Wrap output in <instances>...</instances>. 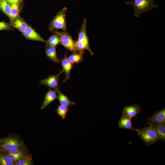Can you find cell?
Returning <instances> with one entry per match:
<instances>
[{
	"instance_id": "cell-30",
	"label": "cell",
	"mask_w": 165,
	"mask_h": 165,
	"mask_svg": "<svg viewBox=\"0 0 165 165\" xmlns=\"http://www.w3.org/2000/svg\"></svg>"
},
{
	"instance_id": "cell-2",
	"label": "cell",
	"mask_w": 165,
	"mask_h": 165,
	"mask_svg": "<svg viewBox=\"0 0 165 165\" xmlns=\"http://www.w3.org/2000/svg\"><path fill=\"white\" fill-rule=\"evenodd\" d=\"M136 132L146 145H151L160 140L156 130L150 126L138 129Z\"/></svg>"
},
{
	"instance_id": "cell-13",
	"label": "cell",
	"mask_w": 165,
	"mask_h": 165,
	"mask_svg": "<svg viewBox=\"0 0 165 165\" xmlns=\"http://www.w3.org/2000/svg\"><path fill=\"white\" fill-rule=\"evenodd\" d=\"M131 118L122 115L119 120L118 127L121 128L133 130L137 131L138 129H134L131 123Z\"/></svg>"
},
{
	"instance_id": "cell-8",
	"label": "cell",
	"mask_w": 165,
	"mask_h": 165,
	"mask_svg": "<svg viewBox=\"0 0 165 165\" xmlns=\"http://www.w3.org/2000/svg\"><path fill=\"white\" fill-rule=\"evenodd\" d=\"M22 34L23 36L28 39L46 42V41L44 40L41 35L30 25Z\"/></svg>"
},
{
	"instance_id": "cell-19",
	"label": "cell",
	"mask_w": 165,
	"mask_h": 165,
	"mask_svg": "<svg viewBox=\"0 0 165 165\" xmlns=\"http://www.w3.org/2000/svg\"><path fill=\"white\" fill-rule=\"evenodd\" d=\"M22 4H14L11 5L10 16L9 17L10 21L15 19L19 15L22 8Z\"/></svg>"
},
{
	"instance_id": "cell-20",
	"label": "cell",
	"mask_w": 165,
	"mask_h": 165,
	"mask_svg": "<svg viewBox=\"0 0 165 165\" xmlns=\"http://www.w3.org/2000/svg\"><path fill=\"white\" fill-rule=\"evenodd\" d=\"M53 34L46 41V45L51 47L56 48L60 44V38L56 33H53Z\"/></svg>"
},
{
	"instance_id": "cell-1",
	"label": "cell",
	"mask_w": 165,
	"mask_h": 165,
	"mask_svg": "<svg viewBox=\"0 0 165 165\" xmlns=\"http://www.w3.org/2000/svg\"><path fill=\"white\" fill-rule=\"evenodd\" d=\"M126 4L133 6L134 16L137 18H139L143 13L148 12L159 6L154 0H131L127 1Z\"/></svg>"
},
{
	"instance_id": "cell-27",
	"label": "cell",
	"mask_w": 165,
	"mask_h": 165,
	"mask_svg": "<svg viewBox=\"0 0 165 165\" xmlns=\"http://www.w3.org/2000/svg\"><path fill=\"white\" fill-rule=\"evenodd\" d=\"M8 156L13 161H15L23 158V156L12 154L9 152H5Z\"/></svg>"
},
{
	"instance_id": "cell-5",
	"label": "cell",
	"mask_w": 165,
	"mask_h": 165,
	"mask_svg": "<svg viewBox=\"0 0 165 165\" xmlns=\"http://www.w3.org/2000/svg\"><path fill=\"white\" fill-rule=\"evenodd\" d=\"M53 33L57 34L60 38V44L68 50L73 53L78 52L74 41L72 36L66 31L61 32L54 31Z\"/></svg>"
},
{
	"instance_id": "cell-28",
	"label": "cell",
	"mask_w": 165,
	"mask_h": 165,
	"mask_svg": "<svg viewBox=\"0 0 165 165\" xmlns=\"http://www.w3.org/2000/svg\"><path fill=\"white\" fill-rule=\"evenodd\" d=\"M9 152L13 154L20 155L23 156H24L25 154V151L22 149H21V148Z\"/></svg>"
},
{
	"instance_id": "cell-15",
	"label": "cell",
	"mask_w": 165,
	"mask_h": 165,
	"mask_svg": "<svg viewBox=\"0 0 165 165\" xmlns=\"http://www.w3.org/2000/svg\"><path fill=\"white\" fill-rule=\"evenodd\" d=\"M57 98L61 105L69 107L75 104V102L70 100L68 97L58 89L57 90Z\"/></svg>"
},
{
	"instance_id": "cell-9",
	"label": "cell",
	"mask_w": 165,
	"mask_h": 165,
	"mask_svg": "<svg viewBox=\"0 0 165 165\" xmlns=\"http://www.w3.org/2000/svg\"><path fill=\"white\" fill-rule=\"evenodd\" d=\"M9 24L12 27L16 28L23 33L29 26V24L20 15L10 21Z\"/></svg>"
},
{
	"instance_id": "cell-16",
	"label": "cell",
	"mask_w": 165,
	"mask_h": 165,
	"mask_svg": "<svg viewBox=\"0 0 165 165\" xmlns=\"http://www.w3.org/2000/svg\"><path fill=\"white\" fill-rule=\"evenodd\" d=\"M46 54L47 57L55 63H60V60L57 57L56 48L46 45Z\"/></svg>"
},
{
	"instance_id": "cell-22",
	"label": "cell",
	"mask_w": 165,
	"mask_h": 165,
	"mask_svg": "<svg viewBox=\"0 0 165 165\" xmlns=\"http://www.w3.org/2000/svg\"><path fill=\"white\" fill-rule=\"evenodd\" d=\"M14 161H13L4 152L0 151V165H13Z\"/></svg>"
},
{
	"instance_id": "cell-24",
	"label": "cell",
	"mask_w": 165,
	"mask_h": 165,
	"mask_svg": "<svg viewBox=\"0 0 165 165\" xmlns=\"http://www.w3.org/2000/svg\"><path fill=\"white\" fill-rule=\"evenodd\" d=\"M68 111V107L61 105H59L57 109V112L64 120L66 119L67 113Z\"/></svg>"
},
{
	"instance_id": "cell-11",
	"label": "cell",
	"mask_w": 165,
	"mask_h": 165,
	"mask_svg": "<svg viewBox=\"0 0 165 165\" xmlns=\"http://www.w3.org/2000/svg\"><path fill=\"white\" fill-rule=\"evenodd\" d=\"M141 111L140 106L136 104L133 105L124 107L123 108L122 114L132 118L136 117Z\"/></svg>"
},
{
	"instance_id": "cell-7",
	"label": "cell",
	"mask_w": 165,
	"mask_h": 165,
	"mask_svg": "<svg viewBox=\"0 0 165 165\" xmlns=\"http://www.w3.org/2000/svg\"><path fill=\"white\" fill-rule=\"evenodd\" d=\"M62 66L63 68L62 72H64L65 74V77L63 81L64 82L67 80L70 79V74L72 69L73 66V64L71 63L68 59L67 57V52H66L64 58L60 60Z\"/></svg>"
},
{
	"instance_id": "cell-23",
	"label": "cell",
	"mask_w": 165,
	"mask_h": 165,
	"mask_svg": "<svg viewBox=\"0 0 165 165\" xmlns=\"http://www.w3.org/2000/svg\"><path fill=\"white\" fill-rule=\"evenodd\" d=\"M11 5L6 0H0V10L9 18V17Z\"/></svg>"
},
{
	"instance_id": "cell-3",
	"label": "cell",
	"mask_w": 165,
	"mask_h": 165,
	"mask_svg": "<svg viewBox=\"0 0 165 165\" xmlns=\"http://www.w3.org/2000/svg\"><path fill=\"white\" fill-rule=\"evenodd\" d=\"M67 8L63 7L53 18L48 27V29L53 31L55 30L61 29L63 31L67 30L66 13Z\"/></svg>"
},
{
	"instance_id": "cell-14",
	"label": "cell",
	"mask_w": 165,
	"mask_h": 165,
	"mask_svg": "<svg viewBox=\"0 0 165 165\" xmlns=\"http://www.w3.org/2000/svg\"><path fill=\"white\" fill-rule=\"evenodd\" d=\"M148 126L153 127L157 132L160 139L164 141L165 140V123H155L147 122Z\"/></svg>"
},
{
	"instance_id": "cell-17",
	"label": "cell",
	"mask_w": 165,
	"mask_h": 165,
	"mask_svg": "<svg viewBox=\"0 0 165 165\" xmlns=\"http://www.w3.org/2000/svg\"><path fill=\"white\" fill-rule=\"evenodd\" d=\"M86 19H84L81 28L78 33V40L89 43V39L86 31Z\"/></svg>"
},
{
	"instance_id": "cell-26",
	"label": "cell",
	"mask_w": 165,
	"mask_h": 165,
	"mask_svg": "<svg viewBox=\"0 0 165 165\" xmlns=\"http://www.w3.org/2000/svg\"><path fill=\"white\" fill-rule=\"evenodd\" d=\"M2 30H14L13 28L8 24L5 21H0V31Z\"/></svg>"
},
{
	"instance_id": "cell-6",
	"label": "cell",
	"mask_w": 165,
	"mask_h": 165,
	"mask_svg": "<svg viewBox=\"0 0 165 165\" xmlns=\"http://www.w3.org/2000/svg\"><path fill=\"white\" fill-rule=\"evenodd\" d=\"M62 71L56 75H51L41 80L39 83L41 85L47 86L50 88L57 90L59 89V78Z\"/></svg>"
},
{
	"instance_id": "cell-21",
	"label": "cell",
	"mask_w": 165,
	"mask_h": 165,
	"mask_svg": "<svg viewBox=\"0 0 165 165\" xmlns=\"http://www.w3.org/2000/svg\"><path fill=\"white\" fill-rule=\"evenodd\" d=\"M83 53L79 52L73 53L68 57V59L73 64L79 63L83 60Z\"/></svg>"
},
{
	"instance_id": "cell-4",
	"label": "cell",
	"mask_w": 165,
	"mask_h": 165,
	"mask_svg": "<svg viewBox=\"0 0 165 165\" xmlns=\"http://www.w3.org/2000/svg\"><path fill=\"white\" fill-rule=\"evenodd\" d=\"M23 144L18 138L11 137L0 139V151L9 152L20 149Z\"/></svg>"
},
{
	"instance_id": "cell-18",
	"label": "cell",
	"mask_w": 165,
	"mask_h": 165,
	"mask_svg": "<svg viewBox=\"0 0 165 165\" xmlns=\"http://www.w3.org/2000/svg\"><path fill=\"white\" fill-rule=\"evenodd\" d=\"M75 43L76 49L78 52L83 53L85 50H86L92 55H94V53L90 48L89 43L78 40L75 41Z\"/></svg>"
},
{
	"instance_id": "cell-12",
	"label": "cell",
	"mask_w": 165,
	"mask_h": 165,
	"mask_svg": "<svg viewBox=\"0 0 165 165\" xmlns=\"http://www.w3.org/2000/svg\"><path fill=\"white\" fill-rule=\"evenodd\" d=\"M57 98V93L56 90L50 88L46 93L40 109L42 110L46 108L55 99Z\"/></svg>"
},
{
	"instance_id": "cell-25",
	"label": "cell",
	"mask_w": 165,
	"mask_h": 165,
	"mask_svg": "<svg viewBox=\"0 0 165 165\" xmlns=\"http://www.w3.org/2000/svg\"><path fill=\"white\" fill-rule=\"evenodd\" d=\"M32 160L31 156H27L23 157L15 163L16 165H30L32 164Z\"/></svg>"
},
{
	"instance_id": "cell-10",
	"label": "cell",
	"mask_w": 165,
	"mask_h": 165,
	"mask_svg": "<svg viewBox=\"0 0 165 165\" xmlns=\"http://www.w3.org/2000/svg\"><path fill=\"white\" fill-rule=\"evenodd\" d=\"M148 122L155 123H165V108L156 112L146 119Z\"/></svg>"
},
{
	"instance_id": "cell-29",
	"label": "cell",
	"mask_w": 165,
	"mask_h": 165,
	"mask_svg": "<svg viewBox=\"0 0 165 165\" xmlns=\"http://www.w3.org/2000/svg\"><path fill=\"white\" fill-rule=\"evenodd\" d=\"M6 1L10 5L14 4H22L23 2V0H6Z\"/></svg>"
}]
</instances>
